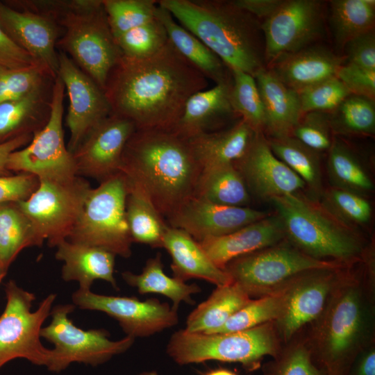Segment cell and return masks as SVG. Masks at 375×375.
Instances as JSON below:
<instances>
[{
	"label": "cell",
	"instance_id": "cell-33",
	"mask_svg": "<svg viewBox=\"0 0 375 375\" xmlns=\"http://www.w3.org/2000/svg\"><path fill=\"white\" fill-rule=\"evenodd\" d=\"M327 175L332 187L365 197L374 190V181L367 167L350 145L333 137L328 150Z\"/></svg>",
	"mask_w": 375,
	"mask_h": 375
},
{
	"label": "cell",
	"instance_id": "cell-8",
	"mask_svg": "<svg viewBox=\"0 0 375 375\" xmlns=\"http://www.w3.org/2000/svg\"><path fill=\"white\" fill-rule=\"evenodd\" d=\"M126 195L127 183L122 173L91 188L67 240L130 257L133 241L126 215Z\"/></svg>",
	"mask_w": 375,
	"mask_h": 375
},
{
	"label": "cell",
	"instance_id": "cell-56",
	"mask_svg": "<svg viewBox=\"0 0 375 375\" xmlns=\"http://www.w3.org/2000/svg\"><path fill=\"white\" fill-rule=\"evenodd\" d=\"M202 375H238L235 372L226 368H216L205 372Z\"/></svg>",
	"mask_w": 375,
	"mask_h": 375
},
{
	"label": "cell",
	"instance_id": "cell-10",
	"mask_svg": "<svg viewBox=\"0 0 375 375\" xmlns=\"http://www.w3.org/2000/svg\"><path fill=\"white\" fill-rule=\"evenodd\" d=\"M5 292L6 304L0 316V369L16 358H24L48 369L53 352L42 345L40 331L56 295L49 294L33 312V293L19 287L14 281L6 285Z\"/></svg>",
	"mask_w": 375,
	"mask_h": 375
},
{
	"label": "cell",
	"instance_id": "cell-22",
	"mask_svg": "<svg viewBox=\"0 0 375 375\" xmlns=\"http://www.w3.org/2000/svg\"><path fill=\"white\" fill-rule=\"evenodd\" d=\"M285 239L282 223L275 214L268 215L228 234L198 242L212 262L224 269L231 260L274 245Z\"/></svg>",
	"mask_w": 375,
	"mask_h": 375
},
{
	"label": "cell",
	"instance_id": "cell-47",
	"mask_svg": "<svg viewBox=\"0 0 375 375\" xmlns=\"http://www.w3.org/2000/svg\"><path fill=\"white\" fill-rule=\"evenodd\" d=\"M333 134L329 114L312 111L302 115L291 135L321 153L329 149L333 139Z\"/></svg>",
	"mask_w": 375,
	"mask_h": 375
},
{
	"label": "cell",
	"instance_id": "cell-30",
	"mask_svg": "<svg viewBox=\"0 0 375 375\" xmlns=\"http://www.w3.org/2000/svg\"><path fill=\"white\" fill-rule=\"evenodd\" d=\"M156 17L164 26L168 39L175 49L207 79L216 84L232 80L231 71L222 60L158 4Z\"/></svg>",
	"mask_w": 375,
	"mask_h": 375
},
{
	"label": "cell",
	"instance_id": "cell-25",
	"mask_svg": "<svg viewBox=\"0 0 375 375\" xmlns=\"http://www.w3.org/2000/svg\"><path fill=\"white\" fill-rule=\"evenodd\" d=\"M162 248L172 258L170 267L174 277L182 281L197 278L216 286L233 282L226 271L212 262L199 242L183 230L169 226L163 237Z\"/></svg>",
	"mask_w": 375,
	"mask_h": 375
},
{
	"label": "cell",
	"instance_id": "cell-43",
	"mask_svg": "<svg viewBox=\"0 0 375 375\" xmlns=\"http://www.w3.org/2000/svg\"><path fill=\"white\" fill-rule=\"evenodd\" d=\"M111 31L116 38L156 17V0H102Z\"/></svg>",
	"mask_w": 375,
	"mask_h": 375
},
{
	"label": "cell",
	"instance_id": "cell-7",
	"mask_svg": "<svg viewBox=\"0 0 375 375\" xmlns=\"http://www.w3.org/2000/svg\"><path fill=\"white\" fill-rule=\"evenodd\" d=\"M332 292L310 350L326 375H347L358 353L365 325V310L358 286L344 276Z\"/></svg>",
	"mask_w": 375,
	"mask_h": 375
},
{
	"label": "cell",
	"instance_id": "cell-20",
	"mask_svg": "<svg viewBox=\"0 0 375 375\" xmlns=\"http://www.w3.org/2000/svg\"><path fill=\"white\" fill-rule=\"evenodd\" d=\"M0 25L17 46L52 78H56L59 62L56 48L61 27L56 22L42 14L15 8L0 1Z\"/></svg>",
	"mask_w": 375,
	"mask_h": 375
},
{
	"label": "cell",
	"instance_id": "cell-9",
	"mask_svg": "<svg viewBox=\"0 0 375 375\" xmlns=\"http://www.w3.org/2000/svg\"><path fill=\"white\" fill-rule=\"evenodd\" d=\"M344 266L312 258L285 239L231 260L224 270L249 297H260L281 290L306 272Z\"/></svg>",
	"mask_w": 375,
	"mask_h": 375
},
{
	"label": "cell",
	"instance_id": "cell-17",
	"mask_svg": "<svg viewBox=\"0 0 375 375\" xmlns=\"http://www.w3.org/2000/svg\"><path fill=\"white\" fill-rule=\"evenodd\" d=\"M345 267L310 270L286 286L281 312L276 321L285 340L322 314L329 296L345 275Z\"/></svg>",
	"mask_w": 375,
	"mask_h": 375
},
{
	"label": "cell",
	"instance_id": "cell-34",
	"mask_svg": "<svg viewBox=\"0 0 375 375\" xmlns=\"http://www.w3.org/2000/svg\"><path fill=\"white\" fill-rule=\"evenodd\" d=\"M122 276L128 285L137 288L141 294L153 293L169 298L172 301V307L177 310L181 302L194 304L192 295L201 292V288L197 284H187L167 276L163 271L160 253L147 260L140 274L126 271L122 273Z\"/></svg>",
	"mask_w": 375,
	"mask_h": 375
},
{
	"label": "cell",
	"instance_id": "cell-27",
	"mask_svg": "<svg viewBox=\"0 0 375 375\" xmlns=\"http://www.w3.org/2000/svg\"><path fill=\"white\" fill-rule=\"evenodd\" d=\"M56 258L64 262L62 278L76 281L79 288L90 290L95 280H103L118 290L114 277L115 255L96 247L75 243L65 239L56 246Z\"/></svg>",
	"mask_w": 375,
	"mask_h": 375
},
{
	"label": "cell",
	"instance_id": "cell-41",
	"mask_svg": "<svg viewBox=\"0 0 375 375\" xmlns=\"http://www.w3.org/2000/svg\"><path fill=\"white\" fill-rule=\"evenodd\" d=\"M285 288L258 299H251L215 333L244 331L276 321L281 312Z\"/></svg>",
	"mask_w": 375,
	"mask_h": 375
},
{
	"label": "cell",
	"instance_id": "cell-50",
	"mask_svg": "<svg viewBox=\"0 0 375 375\" xmlns=\"http://www.w3.org/2000/svg\"><path fill=\"white\" fill-rule=\"evenodd\" d=\"M38 185V178L31 174L0 176V205L27 199Z\"/></svg>",
	"mask_w": 375,
	"mask_h": 375
},
{
	"label": "cell",
	"instance_id": "cell-55",
	"mask_svg": "<svg viewBox=\"0 0 375 375\" xmlns=\"http://www.w3.org/2000/svg\"><path fill=\"white\" fill-rule=\"evenodd\" d=\"M347 375H375V350L370 348L352 363Z\"/></svg>",
	"mask_w": 375,
	"mask_h": 375
},
{
	"label": "cell",
	"instance_id": "cell-18",
	"mask_svg": "<svg viewBox=\"0 0 375 375\" xmlns=\"http://www.w3.org/2000/svg\"><path fill=\"white\" fill-rule=\"evenodd\" d=\"M136 130L129 119L111 113L92 128L72 153L77 176L102 182L119 173L125 145Z\"/></svg>",
	"mask_w": 375,
	"mask_h": 375
},
{
	"label": "cell",
	"instance_id": "cell-26",
	"mask_svg": "<svg viewBox=\"0 0 375 375\" xmlns=\"http://www.w3.org/2000/svg\"><path fill=\"white\" fill-rule=\"evenodd\" d=\"M253 77L264 108V134L266 132L272 138L291 135L303 115L298 93L284 85L266 67Z\"/></svg>",
	"mask_w": 375,
	"mask_h": 375
},
{
	"label": "cell",
	"instance_id": "cell-1",
	"mask_svg": "<svg viewBox=\"0 0 375 375\" xmlns=\"http://www.w3.org/2000/svg\"><path fill=\"white\" fill-rule=\"evenodd\" d=\"M208 85L168 40L151 56H122L109 73L103 92L111 113L129 119L136 129L172 130L188 99Z\"/></svg>",
	"mask_w": 375,
	"mask_h": 375
},
{
	"label": "cell",
	"instance_id": "cell-4",
	"mask_svg": "<svg viewBox=\"0 0 375 375\" xmlns=\"http://www.w3.org/2000/svg\"><path fill=\"white\" fill-rule=\"evenodd\" d=\"M269 201L282 223L285 239L306 254L349 265L364 253L358 231L339 220L319 199L297 192Z\"/></svg>",
	"mask_w": 375,
	"mask_h": 375
},
{
	"label": "cell",
	"instance_id": "cell-37",
	"mask_svg": "<svg viewBox=\"0 0 375 375\" xmlns=\"http://www.w3.org/2000/svg\"><path fill=\"white\" fill-rule=\"evenodd\" d=\"M329 22L335 42L341 47L353 38L374 30L375 1H330Z\"/></svg>",
	"mask_w": 375,
	"mask_h": 375
},
{
	"label": "cell",
	"instance_id": "cell-6",
	"mask_svg": "<svg viewBox=\"0 0 375 375\" xmlns=\"http://www.w3.org/2000/svg\"><path fill=\"white\" fill-rule=\"evenodd\" d=\"M167 353L181 365L209 360L238 362L255 369L266 356L280 352L272 322L252 328L228 333H193L185 329L172 335Z\"/></svg>",
	"mask_w": 375,
	"mask_h": 375
},
{
	"label": "cell",
	"instance_id": "cell-19",
	"mask_svg": "<svg viewBox=\"0 0 375 375\" xmlns=\"http://www.w3.org/2000/svg\"><path fill=\"white\" fill-rule=\"evenodd\" d=\"M247 189L256 197L270 201L301 192L304 182L272 151L262 132H256L244 155L233 163Z\"/></svg>",
	"mask_w": 375,
	"mask_h": 375
},
{
	"label": "cell",
	"instance_id": "cell-51",
	"mask_svg": "<svg viewBox=\"0 0 375 375\" xmlns=\"http://www.w3.org/2000/svg\"><path fill=\"white\" fill-rule=\"evenodd\" d=\"M348 64L375 70V34L374 30L361 34L344 45Z\"/></svg>",
	"mask_w": 375,
	"mask_h": 375
},
{
	"label": "cell",
	"instance_id": "cell-46",
	"mask_svg": "<svg viewBox=\"0 0 375 375\" xmlns=\"http://www.w3.org/2000/svg\"><path fill=\"white\" fill-rule=\"evenodd\" d=\"M303 114L312 112L330 113L350 92L335 76L297 92Z\"/></svg>",
	"mask_w": 375,
	"mask_h": 375
},
{
	"label": "cell",
	"instance_id": "cell-29",
	"mask_svg": "<svg viewBox=\"0 0 375 375\" xmlns=\"http://www.w3.org/2000/svg\"><path fill=\"white\" fill-rule=\"evenodd\" d=\"M53 81L22 97L0 103V144L19 135H33L45 126Z\"/></svg>",
	"mask_w": 375,
	"mask_h": 375
},
{
	"label": "cell",
	"instance_id": "cell-15",
	"mask_svg": "<svg viewBox=\"0 0 375 375\" xmlns=\"http://www.w3.org/2000/svg\"><path fill=\"white\" fill-rule=\"evenodd\" d=\"M75 306L103 312L117 320L126 335L144 338L178 324L177 309L157 299L140 301L135 297L108 296L90 290H77L72 294Z\"/></svg>",
	"mask_w": 375,
	"mask_h": 375
},
{
	"label": "cell",
	"instance_id": "cell-36",
	"mask_svg": "<svg viewBox=\"0 0 375 375\" xmlns=\"http://www.w3.org/2000/svg\"><path fill=\"white\" fill-rule=\"evenodd\" d=\"M194 195L228 206L245 207L250 201L247 187L233 164L201 172Z\"/></svg>",
	"mask_w": 375,
	"mask_h": 375
},
{
	"label": "cell",
	"instance_id": "cell-32",
	"mask_svg": "<svg viewBox=\"0 0 375 375\" xmlns=\"http://www.w3.org/2000/svg\"><path fill=\"white\" fill-rule=\"evenodd\" d=\"M126 181V215L133 242L162 248L169 225L146 192L138 184Z\"/></svg>",
	"mask_w": 375,
	"mask_h": 375
},
{
	"label": "cell",
	"instance_id": "cell-13",
	"mask_svg": "<svg viewBox=\"0 0 375 375\" xmlns=\"http://www.w3.org/2000/svg\"><path fill=\"white\" fill-rule=\"evenodd\" d=\"M74 308V304L53 306L50 324L41 329V338L54 344L53 358L48 368L50 372L59 373L73 362L97 366L133 345L135 338L128 335L113 341L104 329L85 331L78 328L68 317Z\"/></svg>",
	"mask_w": 375,
	"mask_h": 375
},
{
	"label": "cell",
	"instance_id": "cell-58",
	"mask_svg": "<svg viewBox=\"0 0 375 375\" xmlns=\"http://www.w3.org/2000/svg\"><path fill=\"white\" fill-rule=\"evenodd\" d=\"M138 375H159V374L156 371H144V372H140Z\"/></svg>",
	"mask_w": 375,
	"mask_h": 375
},
{
	"label": "cell",
	"instance_id": "cell-54",
	"mask_svg": "<svg viewBox=\"0 0 375 375\" xmlns=\"http://www.w3.org/2000/svg\"><path fill=\"white\" fill-rule=\"evenodd\" d=\"M33 135L26 134L10 139L0 144V176L4 175L7 169L9 156L15 151L26 146L31 140Z\"/></svg>",
	"mask_w": 375,
	"mask_h": 375
},
{
	"label": "cell",
	"instance_id": "cell-45",
	"mask_svg": "<svg viewBox=\"0 0 375 375\" xmlns=\"http://www.w3.org/2000/svg\"><path fill=\"white\" fill-rule=\"evenodd\" d=\"M55 78L40 66L19 69H0V103L38 90Z\"/></svg>",
	"mask_w": 375,
	"mask_h": 375
},
{
	"label": "cell",
	"instance_id": "cell-24",
	"mask_svg": "<svg viewBox=\"0 0 375 375\" xmlns=\"http://www.w3.org/2000/svg\"><path fill=\"white\" fill-rule=\"evenodd\" d=\"M231 83L232 80L216 84L192 95L172 130L189 140L203 133L216 131L227 119L238 117L231 104Z\"/></svg>",
	"mask_w": 375,
	"mask_h": 375
},
{
	"label": "cell",
	"instance_id": "cell-52",
	"mask_svg": "<svg viewBox=\"0 0 375 375\" xmlns=\"http://www.w3.org/2000/svg\"><path fill=\"white\" fill-rule=\"evenodd\" d=\"M37 66L41 67L8 36L0 25V69H19Z\"/></svg>",
	"mask_w": 375,
	"mask_h": 375
},
{
	"label": "cell",
	"instance_id": "cell-31",
	"mask_svg": "<svg viewBox=\"0 0 375 375\" xmlns=\"http://www.w3.org/2000/svg\"><path fill=\"white\" fill-rule=\"evenodd\" d=\"M250 300L234 282L217 286L209 297L190 312L184 329L193 333H215Z\"/></svg>",
	"mask_w": 375,
	"mask_h": 375
},
{
	"label": "cell",
	"instance_id": "cell-57",
	"mask_svg": "<svg viewBox=\"0 0 375 375\" xmlns=\"http://www.w3.org/2000/svg\"><path fill=\"white\" fill-rule=\"evenodd\" d=\"M6 270L7 269L4 268L0 265V283L6 273Z\"/></svg>",
	"mask_w": 375,
	"mask_h": 375
},
{
	"label": "cell",
	"instance_id": "cell-2",
	"mask_svg": "<svg viewBox=\"0 0 375 375\" xmlns=\"http://www.w3.org/2000/svg\"><path fill=\"white\" fill-rule=\"evenodd\" d=\"M201 172L188 140L173 130L136 129L122 153L120 173L166 219L194 196Z\"/></svg>",
	"mask_w": 375,
	"mask_h": 375
},
{
	"label": "cell",
	"instance_id": "cell-42",
	"mask_svg": "<svg viewBox=\"0 0 375 375\" xmlns=\"http://www.w3.org/2000/svg\"><path fill=\"white\" fill-rule=\"evenodd\" d=\"M320 199L328 211L353 228L358 230L371 221L372 208L367 197L331 186L324 190Z\"/></svg>",
	"mask_w": 375,
	"mask_h": 375
},
{
	"label": "cell",
	"instance_id": "cell-16",
	"mask_svg": "<svg viewBox=\"0 0 375 375\" xmlns=\"http://www.w3.org/2000/svg\"><path fill=\"white\" fill-rule=\"evenodd\" d=\"M58 57V75L69 101L66 123L70 138L67 147L72 154L86 135L111 114V108L103 90L67 53L60 50Z\"/></svg>",
	"mask_w": 375,
	"mask_h": 375
},
{
	"label": "cell",
	"instance_id": "cell-35",
	"mask_svg": "<svg viewBox=\"0 0 375 375\" xmlns=\"http://www.w3.org/2000/svg\"><path fill=\"white\" fill-rule=\"evenodd\" d=\"M267 141L273 153L304 182L315 199L324 192L320 152L292 135Z\"/></svg>",
	"mask_w": 375,
	"mask_h": 375
},
{
	"label": "cell",
	"instance_id": "cell-28",
	"mask_svg": "<svg viewBox=\"0 0 375 375\" xmlns=\"http://www.w3.org/2000/svg\"><path fill=\"white\" fill-rule=\"evenodd\" d=\"M256 133L240 119L229 128L203 133L188 141L203 172L233 164L244 155Z\"/></svg>",
	"mask_w": 375,
	"mask_h": 375
},
{
	"label": "cell",
	"instance_id": "cell-11",
	"mask_svg": "<svg viewBox=\"0 0 375 375\" xmlns=\"http://www.w3.org/2000/svg\"><path fill=\"white\" fill-rule=\"evenodd\" d=\"M90 189L79 176L63 181L39 179L31 197L17 202L32 226L35 246L47 240L50 247H56L68 238Z\"/></svg>",
	"mask_w": 375,
	"mask_h": 375
},
{
	"label": "cell",
	"instance_id": "cell-23",
	"mask_svg": "<svg viewBox=\"0 0 375 375\" xmlns=\"http://www.w3.org/2000/svg\"><path fill=\"white\" fill-rule=\"evenodd\" d=\"M344 58L326 48L310 46L278 57L269 64V69L284 85L298 92L336 76Z\"/></svg>",
	"mask_w": 375,
	"mask_h": 375
},
{
	"label": "cell",
	"instance_id": "cell-44",
	"mask_svg": "<svg viewBox=\"0 0 375 375\" xmlns=\"http://www.w3.org/2000/svg\"><path fill=\"white\" fill-rule=\"evenodd\" d=\"M115 40L123 56L142 58L160 51L169 39L164 26L156 17L152 20L122 33Z\"/></svg>",
	"mask_w": 375,
	"mask_h": 375
},
{
	"label": "cell",
	"instance_id": "cell-14",
	"mask_svg": "<svg viewBox=\"0 0 375 375\" xmlns=\"http://www.w3.org/2000/svg\"><path fill=\"white\" fill-rule=\"evenodd\" d=\"M265 62L311 46L322 36L323 3L317 0H283L261 23Z\"/></svg>",
	"mask_w": 375,
	"mask_h": 375
},
{
	"label": "cell",
	"instance_id": "cell-21",
	"mask_svg": "<svg viewBox=\"0 0 375 375\" xmlns=\"http://www.w3.org/2000/svg\"><path fill=\"white\" fill-rule=\"evenodd\" d=\"M267 215L262 210L219 205L194 195L167 219V223L201 242L228 234Z\"/></svg>",
	"mask_w": 375,
	"mask_h": 375
},
{
	"label": "cell",
	"instance_id": "cell-48",
	"mask_svg": "<svg viewBox=\"0 0 375 375\" xmlns=\"http://www.w3.org/2000/svg\"><path fill=\"white\" fill-rule=\"evenodd\" d=\"M263 375H326L314 362L310 349L297 344L280 352L266 365Z\"/></svg>",
	"mask_w": 375,
	"mask_h": 375
},
{
	"label": "cell",
	"instance_id": "cell-3",
	"mask_svg": "<svg viewBox=\"0 0 375 375\" xmlns=\"http://www.w3.org/2000/svg\"><path fill=\"white\" fill-rule=\"evenodd\" d=\"M179 24L229 69L252 76L265 67L261 23L233 1L160 0Z\"/></svg>",
	"mask_w": 375,
	"mask_h": 375
},
{
	"label": "cell",
	"instance_id": "cell-49",
	"mask_svg": "<svg viewBox=\"0 0 375 375\" xmlns=\"http://www.w3.org/2000/svg\"><path fill=\"white\" fill-rule=\"evenodd\" d=\"M336 76L350 94L374 100L375 70L346 63L338 69Z\"/></svg>",
	"mask_w": 375,
	"mask_h": 375
},
{
	"label": "cell",
	"instance_id": "cell-12",
	"mask_svg": "<svg viewBox=\"0 0 375 375\" xmlns=\"http://www.w3.org/2000/svg\"><path fill=\"white\" fill-rule=\"evenodd\" d=\"M65 86L58 75L54 79L51 110L45 126L31 142L13 151L7 169L33 174L38 179L63 181L77 176L72 154L65 146L62 129Z\"/></svg>",
	"mask_w": 375,
	"mask_h": 375
},
{
	"label": "cell",
	"instance_id": "cell-53",
	"mask_svg": "<svg viewBox=\"0 0 375 375\" xmlns=\"http://www.w3.org/2000/svg\"><path fill=\"white\" fill-rule=\"evenodd\" d=\"M283 0H235L242 10L262 22L268 19L281 6Z\"/></svg>",
	"mask_w": 375,
	"mask_h": 375
},
{
	"label": "cell",
	"instance_id": "cell-38",
	"mask_svg": "<svg viewBox=\"0 0 375 375\" xmlns=\"http://www.w3.org/2000/svg\"><path fill=\"white\" fill-rule=\"evenodd\" d=\"M328 114L333 133L360 136L374 134V100L350 94Z\"/></svg>",
	"mask_w": 375,
	"mask_h": 375
},
{
	"label": "cell",
	"instance_id": "cell-40",
	"mask_svg": "<svg viewBox=\"0 0 375 375\" xmlns=\"http://www.w3.org/2000/svg\"><path fill=\"white\" fill-rule=\"evenodd\" d=\"M230 71V101L234 112L255 132L264 133V108L254 77L240 70Z\"/></svg>",
	"mask_w": 375,
	"mask_h": 375
},
{
	"label": "cell",
	"instance_id": "cell-39",
	"mask_svg": "<svg viewBox=\"0 0 375 375\" xmlns=\"http://www.w3.org/2000/svg\"><path fill=\"white\" fill-rule=\"evenodd\" d=\"M35 246L32 226L19 208L0 205V265L6 269L19 252Z\"/></svg>",
	"mask_w": 375,
	"mask_h": 375
},
{
	"label": "cell",
	"instance_id": "cell-5",
	"mask_svg": "<svg viewBox=\"0 0 375 375\" xmlns=\"http://www.w3.org/2000/svg\"><path fill=\"white\" fill-rule=\"evenodd\" d=\"M54 21L63 28L57 46L104 90L123 54L111 31L102 0H68Z\"/></svg>",
	"mask_w": 375,
	"mask_h": 375
}]
</instances>
